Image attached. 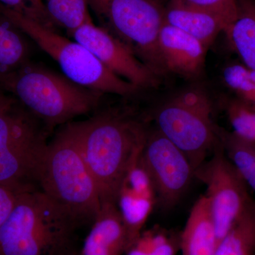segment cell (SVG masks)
<instances>
[{
    "label": "cell",
    "instance_id": "20",
    "mask_svg": "<svg viewBox=\"0 0 255 255\" xmlns=\"http://www.w3.org/2000/svg\"><path fill=\"white\" fill-rule=\"evenodd\" d=\"M216 255H255V201L219 242Z\"/></svg>",
    "mask_w": 255,
    "mask_h": 255
},
{
    "label": "cell",
    "instance_id": "24",
    "mask_svg": "<svg viewBox=\"0 0 255 255\" xmlns=\"http://www.w3.org/2000/svg\"><path fill=\"white\" fill-rule=\"evenodd\" d=\"M225 109L233 132L238 136L255 143V110L234 97L227 99Z\"/></svg>",
    "mask_w": 255,
    "mask_h": 255
},
{
    "label": "cell",
    "instance_id": "1",
    "mask_svg": "<svg viewBox=\"0 0 255 255\" xmlns=\"http://www.w3.org/2000/svg\"><path fill=\"white\" fill-rule=\"evenodd\" d=\"M84 159L95 178L102 203L117 204L128 174L137 163L148 130L130 114L107 111L73 122Z\"/></svg>",
    "mask_w": 255,
    "mask_h": 255
},
{
    "label": "cell",
    "instance_id": "17",
    "mask_svg": "<svg viewBox=\"0 0 255 255\" xmlns=\"http://www.w3.org/2000/svg\"><path fill=\"white\" fill-rule=\"evenodd\" d=\"M26 35L0 11V80L29 61Z\"/></svg>",
    "mask_w": 255,
    "mask_h": 255
},
{
    "label": "cell",
    "instance_id": "28",
    "mask_svg": "<svg viewBox=\"0 0 255 255\" xmlns=\"http://www.w3.org/2000/svg\"><path fill=\"white\" fill-rule=\"evenodd\" d=\"M30 4L32 5L33 8L43 16L48 22L53 25L55 27L54 23H53L52 20L50 19L48 11H47L46 4H45L43 0H28Z\"/></svg>",
    "mask_w": 255,
    "mask_h": 255
},
{
    "label": "cell",
    "instance_id": "16",
    "mask_svg": "<svg viewBox=\"0 0 255 255\" xmlns=\"http://www.w3.org/2000/svg\"><path fill=\"white\" fill-rule=\"evenodd\" d=\"M236 2L237 16L224 33L241 63L255 70V1L236 0Z\"/></svg>",
    "mask_w": 255,
    "mask_h": 255
},
{
    "label": "cell",
    "instance_id": "12",
    "mask_svg": "<svg viewBox=\"0 0 255 255\" xmlns=\"http://www.w3.org/2000/svg\"><path fill=\"white\" fill-rule=\"evenodd\" d=\"M237 2L221 7L187 6L169 1L164 7V21L194 37L209 48L237 16Z\"/></svg>",
    "mask_w": 255,
    "mask_h": 255
},
{
    "label": "cell",
    "instance_id": "10",
    "mask_svg": "<svg viewBox=\"0 0 255 255\" xmlns=\"http://www.w3.org/2000/svg\"><path fill=\"white\" fill-rule=\"evenodd\" d=\"M139 160L150 176L159 205L174 207L194 177L187 156L156 128L148 131Z\"/></svg>",
    "mask_w": 255,
    "mask_h": 255
},
{
    "label": "cell",
    "instance_id": "4",
    "mask_svg": "<svg viewBox=\"0 0 255 255\" xmlns=\"http://www.w3.org/2000/svg\"><path fill=\"white\" fill-rule=\"evenodd\" d=\"M0 87L48 128L95 110L103 95L31 62L1 78Z\"/></svg>",
    "mask_w": 255,
    "mask_h": 255
},
{
    "label": "cell",
    "instance_id": "25",
    "mask_svg": "<svg viewBox=\"0 0 255 255\" xmlns=\"http://www.w3.org/2000/svg\"><path fill=\"white\" fill-rule=\"evenodd\" d=\"M28 190L32 189L0 183V226L7 219L20 194Z\"/></svg>",
    "mask_w": 255,
    "mask_h": 255
},
{
    "label": "cell",
    "instance_id": "5",
    "mask_svg": "<svg viewBox=\"0 0 255 255\" xmlns=\"http://www.w3.org/2000/svg\"><path fill=\"white\" fill-rule=\"evenodd\" d=\"M0 11L55 60L64 75L75 83L103 94L123 97L131 96L140 90L112 73L78 42L68 39L55 30L1 4Z\"/></svg>",
    "mask_w": 255,
    "mask_h": 255
},
{
    "label": "cell",
    "instance_id": "18",
    "mask_svg": "<svg viewBox=\"0 0 255 255\" xmlns=\"http://www.w3.org/2000/svg\"><path fill=\"white\" fill-rule=\"evenodd\" d=\"M155 201L153 196L135 190L124 183L119 192L117 206L127 227L129 248L141 234L142 228L148 219Z\"/></svg>",
    "mask_w": 255,
    "mask_h": 255
},
{
    "label": "cell",
    "instance_id": "23",
    "mask_svg": "<svg viewBox=\"0 0 255 255\" xmlns=\"http://www.w3.org/2000/svg\"><path fill=\"white\" fill-rule=\"evenodd\" d=\"M177 243L164 230L142 233L127 251V255H175Z\"/></svg>",
    "mask_w": 255,
    "mask_h": 255
},
{
    "label": "cell",
    "instance_id": "13",
    "mask_svg": "<svg viewBox=\"0 0 255 255\" xmlns=\"http://www.w3.org/2000/svg\"><path fill=\"white\" fill-rule=\"evenodd\" d=\"M158 47L166 73L193 80L204 73L208 49L186 32L164 21L159 33Z\"/></svg>",
    "mask_w": 255,
    "mask_h": 255
},
{
    "label": "cell",
    "instance_id": "7",
    "mask_svg": "<svg viewBox=\"0 0 255 255\" xmlns=\"http://www.w3.org/2000/svg\"><path fill=\"white\" fill-rule=\"evenodd\" d=\"M101 27L123 42L157 75L166 73L158 40L164 23L159 0H87Z\"/></svg>",
    "mask_w": 255,
    "mask_h": 255
},
{
    "label": "cell",
    "instance_id": "8",
    "mask_svg": "<svg viewBox=\"0 0 255 255\" xmlns=\"http://www.w3.org/2000/svg\"><path fill=\"white\" fill-rule=\"evenodd\" d=\"M47 128L28 110H17L14 102L0 108V183L39 189Z\"/></svg>",
    "mask_w": 255,
    "mask_h": 255
},
{
    "label": "cell",
    "instance_id": "9",
    "mask_svg": "<svg viewBox=\"0 0 255 255\" xmlns=\"http://www.w3.org/2000/svg\"><path fill=\"white\" fill-rule=\"evenodd\" d=\"M212 153L194 170V177L206 185L205 195L210 201L219 243L255 200L225 153L221 142Z\"/></svg>",
    "mask_w": 255,
    "mask_h": 255
},
{
    "label": "cell",
    "instance_id": "3",
    "mask_svg": "<svg viewBox=\"0 0 255 255\" xmlns=\"http://www.w3.org/2000/svg\"><path fill=\"white\" fill-rule=\"evenodd\" d=\"M78 226L39 189L23 191L0 226V255H70Z\"/></svg>",
    "mask_w": 255,
    "mask_h": 255
},
{
    "label": "cell",
    "instance_id": "26",
    "mask_svg": "<svg viewBox=\"0 0 255 255\" xmlns=\"http://www.w3.org/2000/svg\"><path fill=\"white\" fill-rule=\"evenodd\" d=\"M0 4L4 5L6 7L14 10L16 12L19 13L27 16V17L34 20L37 22L41 23L43 26L50 29L55 30L53 25L46 21L38 11L30 4L28 0H0Z\"/></svg>",
    "mask_w": 255,
    "mask_h": 255
},
{
    "label": "cell",
    "instance_id": "2",
    "mask_svg": "<svg viewBox=\"0 0 255 255\" xmlns=\"http://www.w3.org/2000/svg\"><path fill=\"white\" fill-rule=\"evenodd\" d=\"M38 188L78 225L93 223L100 212V191L79 147L73 122L64 124L48 142Z\"/></svg>",
    "mask_w": 255,
    "mask_h": 255
},
{
    "label": "cell",
    "instance_id": "11",
    "mask_svg": "<svg viewBox=\"0 0 255 255\" xmlns=\"http://www.w3.org/2000/svg\"><path fill=\"white\" fill-rule=\"evenodd\" d=\"M85 46L112 73L132 85L143 88L156 87L159 76L140 61L125 44L92 19L68 33Z\"/></svg>",
    "mask_w": 255,
    "mask_h": 255
},
{
    "label": "cell",
    "instance_id": "29",
    "mask_svg": "<svg viewBox=\"0 0 255 255\" xmlns=\"http://www.w3.org/2000/svg\"><path fill=\"white\" fill-rule=\"evenodd\" d=\"M1 87H0V108H1V107H6V106L9 105L14 102L12 99L9 98V97L5 96L4 94L2 93V92H1Z\"/></svg>",
    "mask_w": 255,
    "mask_h": 255
},
{
    "label": "cell",
    "instance_id": "22",
    "mask_svg": "<svg viewBox=\"0 0 255 255\" xmlns=\"http://www.w3.org/2000/svg\"><path fill=\"white\" fill-rule=\"evenodd\" d=\"M223 80L235 99L255 110V70L242 63H230L223 69Z\"/></svg>",
    "mask_w": 255,
    "mask_h": 255
},
{
    "label": "cell",
    "instance_id": "19",
    "mask_svg": "<svg viewBox=\"0 0 255 255\" xmlns=\"http://www.w3.org/2000/svg\"><path fill=\"white\" fill-rule=\"evenodd\" d=\"M219 132L225 153L248 188L255 193V143L221 128Z\"/></svg>",
    "mask_w": 255,
    "mask_h": 255
},
{
    "label": "cell",
    "instance_id": "6",
    "mask_svg": "<svg viewBox=\"0 0 255 255\" xmlns=\"http://www.w3.org/2000/svg\"><path fill=\"white\" fill-rule=\"evenodd\" d=\"M212 112L207 93L193 87L172 96L155 112L157 130L185 154L194 170L221 142Z\"/></svg>",
    "mask_w": 255,
    "mask_h": 255
},
{
    "label": "cell",
    "instance_id": "21",
    "mask_svg": "<svg viewBox=\"0 0 255 255\" xmlns=\"http://www.w3.org/2000/svg\"><path fill=\"white\" fill-rule=\"evenodd\" d=\"M46 6L55 26L68 33L92 19L87 0H46Z\"/></svg>",
    "mask_w": 255,
    "mask_h": 255
},
{
    "label": "cell",
    "instance_id": "15",
    "mask_svg": "<svg viewBox=\"0 0 255 255\" xmlns=\"http://www.w3.org/2000/svg\"><path fill=\"white\" fill-rule=\"evenodd\" d=\"M218 244L210 201L204 194L193 206L181 235L182 255H216Z\"/></svg>",
    "mask_w": 255,
    "mask_h": 255
},
{
    "label": "cell",
    "instance_id": "14",
    "mask_svg": "<svg viewBox=\"0 0 255 255\" xmlns=\"http://www.w3.org/2000/svg\"><path fill=\"white\" fill-rule=\"evenodd\" d=\"M130 246L117 204L102 203L82 248V255H122Z\"/></svg>",
    "mask_w": 255,
    "mask_h": 255
},
{
    "label": "cell",
    "instance_id": "27",
    "mask_svg": "<svg viewBox=\"0 0 255 255\" xmlns=\"http://www.w3.org/2000/svg\"><path fill=\"white\" fill-rule=\"evenodd\" d=\"M187 6L196 7L214 8L234 4L236 0H169Z\"/></svg>",
    "mask_w": 255,
    "mask_h": 255
}]
</instances>
